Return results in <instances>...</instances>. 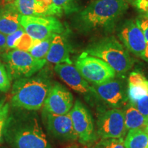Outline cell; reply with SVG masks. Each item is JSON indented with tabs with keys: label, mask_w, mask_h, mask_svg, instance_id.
Instances as JSON below:
<instances>
[{
	"label": "cell",
	"mask_w": 148,
	"mask_h": 148,
	"mask_svg": "<svg viewBox=\"0 0 148 148\" xmlns=\"http://www.w3.org/2000/svg\"><path fill=\"white\" fill-rule=\"evenodd\" d=\"M118 35L127 50L145 59L146 40L141 29L136 21L125 22L120 29Z\"/></svg>",
	"instance_id": "obj_12"
},
{
	"label": "cell",
	"mask_w": 148,
	"mask_h": 148,
	"mask_svg": "<svg viewBox=\"0 0 148 148\" xmlns=\"http://www.w3.org/2000/svg\"><path fill=\"white\" fill-rule=\"evenodd\" d=\"M53 36L44 40L34 39V44L28 52L35 58L45 59L51 45Z\"/></svg>",
	"instance_id": "obj_22"
},
{
	"label": "cell",
	"mask_w": 148,
	"mask_h": 148,
	"mask_svg": "<svg viewBox=\"0 0 148 148\" xmlns=\"http://www.w3.org/2000/svg\"><path fill=\"white\" fill-rule=\"evenodd\" d=\"M10 112V105L5 102V98L0 95V127H3Z\"/></svg>",
	"instance_id": "obj_28"
},
{
	"label": "cell",
	"mask_w": 148,
	"mask_h": 148,
	"mask_svg": "<svg viewBox=\"0 0 148 148\" xmlns=\"http://www.w3.org/2000/svg\"><path fill=\"white\" fill-rule=\"evenodd\" d=\"M123 112L127 130L143 129L148 125V116H144L130 103L125 107Z\"/></svg>",
	"instance_id": "obj_19"
},
{
	"label": "cell",
	"mask_w": 148,
	"mask_h": 148,
	"mask_svg": "<svg viewBox=\"0 0 148 148\" xmlns=\"http://www.w3.org/2000/svg\"><path fill=\"white\" fill-rule=\"evenodd\" d=\"M34 39H33L32 37L25 32L18 41L16 49L21 51H28L34 44Z\"/></svg>",
	"instance_id": "obj_26"
},
{
	"label": "cell",
	"mask_w": 148,
	"mask_h": 148,
	"mask_svg": "<svg viewBox=\"0 0 148 148\" xmlns=\"http://www.w3.org/2000/svg\"><path fill=\"white\" fill-rule=\"evenodd\" d=\"M95 148H125L123 138H103L99 142Z\"/></svg>",
	"instance_id": "obj_24"
},
{
	"label": "cell",
	"mask_w": 148,
	"mask_h": 148,
	"mask_svg": "<svg viewBox=\"0 0 148 148\" xmlns=\"http://www.w3.org/2000/svg\"><path fill=\"white\" fill-rule=\"evenodd\" d=\"M4 52H5V51L4 50V49H1V48H0V55L3 54V53H4Z\"/></svg>",
	"instance_id": "obj_34"
},
{
	"label": "cell",
	"mask_w": 148,
	"mask_h": 148,
	"mask_svg": "<svg viewBox=\"0 0 148 148\" xmlns=\"http://www.w3.org/2000/svg\"><path fill=\"white\" fill-rule=\"evenodd\" d=\"M3 127H0V143L1 142V140H2V137H3Z\"/></svg>",
	"instance_id": "obj_32"
},
{
	"label": "cell",
	"mask_w": 148,
	"mask_h": 148,
	"mask_svg": "<svg viewBox=\"0 0 148 148\" xmlns=\"http://www.w3.org/2000/svg\"><path fill=\"white\" fill-rule=\"evenodd\" d=\"M73 97L67 88L59 83L52 84L44 102L43 110L53 114L69 113L73 107Z\"/></svg>",
	"instance_id": "obj_11"
},
{
	"label": "cell",
	"mask_w": 148,
	"mask_h": 148,
	"mask_svg": "<svg viewBox=\"0 0 148 148\" xmlns=\"http://www.w3.org/2000/svg\"><path fill=\"white\" fill-rule=\"evenodd\" d=\"M21 18L13 3H5L0 11V32L7 36L18 30L21 27Z\"/></svg>",
	"instance_id": "obj_17"
},
{
	"label": "cell",
	"mask_w": 148,
	"mask_h": 148,
	"mask_svg": "<svg viewBox=\"0 0 148 148\" xmlns=\"http://www.w3.org/2000/svg\"><path fill=\"white\" fill-rule=\"evenodd\" d=\"M51 86L50 78L43 71L35 76L16 79L11 91V106L27 110H39Z\"/></svg>",
	"instance_id": "obj_3"
},
{
	"label": "cell",
	"mask_w": 148,
	"mask_h": 148,
	"mask_svg": "<svg viewBox=\"0 0 148 148\" xmlns=\"http://www.w3.org/2000/svg\"><path fill=\"white\" fill-rule=\"evenodd\" d=\"M3 5H2V4H0V11L1 10V9H2V8H3Z\"/></svg>",
	"instance_id": "obj_38"
},
{
	"label": "cell",
	"mask_w": 148,
	"mask_h": 148,
	"mask_svg": "<svg viewBox=\"0 0 148 148\" xmlns=\"http://www.w3.org/2000/svg\"><path fill=\"white\" fill-rule=\"evenodd\" d=\"M16 11L25 16H54L52 0H14Z\"/></svg>",
	"instance_id": "obj_15"
},
{
	"label": "cell",
	"mask_w": 148,
	"mask_h": 148,
	"mask_svg": "<svg viewBox=\"0 0 148 148\" xmlns=\"http://www.w3.org/2000/svg\"><path fill=\"white\" fill-rule=\"evenodd\" d=\"M21 25L33 39L44 40L55 34H63L65 28L55 16L21 15Z\"/></svg>",
	"instance_id": "obj_7"
},
{
	"label": "cell",
	"mask_w": 148,
	"mask_h": 148,
	"mask_svg": "<svg viewBox=\"0 0 148 148\" xmlns=\"http://www.w3.org/2000/svg\"><path fill=\"white\" fill-rule=\"evenodd\" d=\"M145 132H147V133H148V125H147V126H146V127H145Z\"/></svg>",
	"instance_id": "obj_37"
},
{
	"label": "cell",
	"mask_w": 148,
	"mask_h": 148,
	"mask_svg": "<svg viewBox=\"0 0 148 148\" xmlns=\"http://www.w3.org/2000/svg\"><path fill=\"white\" fill-rule=\"evenodd\" d=\"M124 145L125 148H148V133L143 129L130 130Z\"/></svg>",
	"instance_id": "obj_20"
},
{
	"label": "cell",
	"mask_w": 148,
	"mask_h": 148,
	"mask_svg": "<svg viewBox=\"0 0 148 148\" xmlns=\"http://www.w3.org/2000/svg\"><path fill=\"white\" fill-rule=\"evenodd\" d=\"M42 119L48 132L60 140H74L78 138L73 128L70 113L58 115L43 110Z\"/></svg>",
	"instance_id": "obj_10"
},
{
	"label": "cell",
	"mask_w": 148,
	"mask_h": 148,
	"mask_svg": "<svg viewBox=\"0 0 148 148\" xmlns=\"http://www.w3.org/2000/svg\"><path fill=\"white\" fill-rule=\"evenodd\" d=\"M3 136L12 148H51L37 114L31 110L18 108L10 110Z\"/></svg>",
	"instance_id": "obj_1"
},
{
	"label": "cell",
	"mask_w": 148,
	"mask_h": 148,
	"mask_svg": "<svg viewBox=\"0 0 148 148\" xmlns=\"http://www.w3.org/2000/svg\"><path fill=\"white\" fill-rule=\"evenodd\" d=\"M127 1H130V2H132L133 3H134V1H136V0H126Z\"/></svg>",
	"instance_id": "obj_36"
},
{
	"label": "cell",
	"mask_w": 148,
	"mask_h": 148,
	"mask_svg": "<svg viewBox=\"0 0 148 148\" xmlns=\"http://www.w3.org/2000/svg\"><path fill=\"white\" fill-rule=\"evenodd\" d=\"M134 4L138 10L145 12V15L148 16V0H136Z\"/></svg>",
	"instance_id": "obj_30"
},
{
	"label": "cell",
	"mask_w": 148,
	"mask_h": 148,
	"mask_svg": "<svg viewBox=\"0 0 148 148\" xmlns=\"http://www.w3.org/2000/svg\"><path fill=\"white\" fill-rule=\"evenodd\" d=\"M97 125V134L103 138H123L126 133L123 112L117 108L101 110Z\"/></svg>",
	"instance_id": "obj_8"
},
{
	"label": "cell",
	"mask_w": 148,
	"mask_h": 148,
	"mask_svg": "<svg viewBox=\"0 0 148 148\" xmlns=\"http://www.w3.org/2000/svg\"><path fill=\"white\" fill-rule=\"evenodd\" d=\"M0 4H2L3 5H4V1H3V0H0Z\"/></svg>",
	"instance_id": "obj_35"
},
{
	"label": "cell",
	"mask_w": 148,
	"mask_h": 148,
	"mask_svg": "<svg viewBox=\"0 0 148 148\" xmlns=\"http://www.w3.org/2000/svg\"><path fill=\"white\" fill-rule=\"evenodd\" d=\"M2 58L9 75L14 80L32 76L47 63L46 59L35 58L28 51L16 49L5 51Z\"/></svg>",
	"instance_id": "obj_5"
},
{
	"label": "cell",
	"mask_w": 148,
	"mask_h": 148,
	"mask_svg": "<svg viewBox=\"0 0 148 148\" xmlns=\"http://www.w3.org/2000/svg\"><path fill=\"white\" fill-rule=\"evenodd\" d=\"M85 52L103 60L119 73L129 71L133 64L128 51L114 36L106 37L94 42L88 46Z\"/></svg>",
	"instance_id": "obj_4"
},
{
	"label": "cell",
	"mask_w": 148,
	"mask_h": 148,
	"mask_svg": "<svg viewBox=\"0 0 148 148\" xmlns=\"http://www.w3.org/2000/svg\"><path fill=\"white\" fill-rule=\"evenodd\" d=\"M128 99L132 104L148 93V79L138 72H132L128 79Z\"/></svg>",
	"instance_id": "obj_18"
},
{
	"label": "cell",
	"mask_w": 148,
	"mask_h": 148,
	"mask_svg": "<svg viewBox=\"0 0 148 148\" xmlns=\"http://www.w3.org/2000/svg\"><path fill=\"white\" fill-rule=\"evenodd\" d=\"M4 1V3H14V0H3ZM4 4V5H5Z\"/></svg>",
	"instance_id": "obj_33"
},
{
	"label": "cell",
	"mask_w": 148,
	"mask_h": 148,
	"mask_svg": "<svg viewBox=\"0 0 148 148\" xmlns=\"http://www.w3.org/2000/svg\"><path fill=\"white\" fill-rule=\"evenodd\" d=\"M136 22L141 29L145 36L146 44L148 45V16L145 14L143 16H140L138 19H136Z\"/></svg>",
	"instance_id": "obj_29"
},
{
	"label": "cell",
	"mask_w": 148,
	"mask_h": 148,
	"mask_svg": "<svg viewBox=\"0 0 148 148\" xmlns=\"http://www.w3.org/2000/svg\"><path fill=\"white\" fill-rule=\"evenodd\" d=\"M75 65L81 75L88 82L99 85L114 79L115 71L100 58L82 53Z\"/></svg>",
	"instance_id": "obj_6"
},
{
	"label": "cell",
	"mask_w": 148,
	"mask_h": 148,
	"mask_svg": "<svg viewBox=\"0 0 148 148\" xmlns=\"http://www.w3.org/2000/svg\"><path fill=\"white\" fill-rule=\"evenodd\" d=\"M46 60L53 64H72L70 58V47L64 34H55L53 37Z\"/></svg>",
	"instance_id": "obj_16"
},
{
	"label": "cell",
	"mask_w": 148,
	"mask_h": 148,
	"mask_svg": "<svg viewBox=\"0 0 148 148\" xmlns=\"http://www.w3.org/2000/svg\"><path fill=\"white\" fill-rule=\"evenodd\" d=\"M52 2L54 16H60L79 11L77 0H52Z\"/></svg>",
	"instance_id": "obj_21"
},
{
	"label": "cell",
	"mask_w": 148,
	"mask_h": 148,
	"mask_svg": "<svg viewBox=\"0 0 148 148\" xmlns=\"http://www.w3.org/2000/svg\"><path fill=\"white\" fill-rule=\"evenodd\" d=\"M128 8L126 0H95L74 16V27L82 32L112 26Z\"/></svg>",
	"instance_id": "obj_2"
},
{
	"label": "cell",
	"mask_w": 148,
	"mask_h": 148,
	"mask_svg": "<svg viewBox=\"0 0 148 148\" xmlns=\"http://www.w3.org/2000/svg\"><path fill=\"white\" fill-rule=\"evenodd\" d=\"M12 78L9 75L5 65L0 61V91L8 92L10 88Z\"/></svg>",
	"instance_id": "obj_23"
},
{
	"label": "cell",
	"mask_w": 148,
	"mask_h": 148,
	"mask_svg": "<svg viewBox=\"0 0 148 148\" xmlns=\"http://www.w3.org/2000/svg\"><path fill=\"white\" fill-rule=\"evenodd\" d=\"M91 90L100 99L114 108L124 104L125 97L121 84L113 79L99 85L91 86Z\"/></svg>",
	"instance_id": "obj_13"
},
{
	"label": "cell",
	"mask_w": 148,
	"mask_h": 148,
	"mask_svg": "<svg viewBox=\"0 0 148 148\" xmlns=\"http://www.w3.org/2000/svg\"><path fill=\"white\" fill-rule=\"evenodd\" d=\"M131 105L135 107L144 116H148V93L139 98Z\"/></svg>",
	"instance_id": "obj_27"
},
{
	"label": "cell",
	"mask_w": 148,
	"mask_h": 148,
	"mask_svg": "<svg viewBox=\"0 0 148 148\" xmlns=\"http://www.w3.org/2000/svg\"><path fill=\"white\" fill-rule=\"evenodd\" d=\"M25 30L23 27H21L15 31L13 33L7 35L6 36V51H9V49H16V45H17L18 41H19L21 38L23 36Z\"/></svg>",
	"instance_id": "obj_25"
},
{
	"label": "cell",
	"mask_w": 148,
	"mask_h": 148,
	"mask_svg": "<svg viewBox=\"0 0 148 148\" xmlns=\"http://www.w3.org/2000/svg\"><path fill=\"white\" fill-rule=\"evenodd\" d=\"M54 71L69 87L82 94L92 92L91 86L84 79L75 66L69 64H57Z\"/></svg>",
	"instance_id": "obj_14"
},
{
	"label": "cell",
	"mask_w": 148,
	"mask_h": 148,
	"mask_svg": "<svg viewBox=\"0 0 148 148\" xmlns=\"http://www.w3.org/2000/svg\"><path fill=\"white\" fill-rule=\"evenodd\" d=\"M73 128L81 143L87 144L96 139L92 116L80 101L77 100L69 112Z\"/></svg>",
	"instance_id": "obj_9"
},
{
	"label": "cell",
	"mask_w": 148,
	"mask_h": 148,
	"mask_svg": "<svg viewBox=\"0 0 148 148\" xmlns=\"http://www.w3.org/2000/svg\"><path fill=\"white\" fill-rule=\"evenodd\" d=\"M0 48L6 51V35L0 32Z\"/></svg>",
	"instance_id": "obj_31"
}]
</instances>
